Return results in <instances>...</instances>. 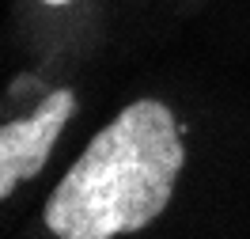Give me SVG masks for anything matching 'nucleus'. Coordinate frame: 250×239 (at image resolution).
I'll return each instance as SVG.
<instances>
[{"label":"nucleus","instance_id":"2","mask_svg":"<svg viewBox=\"0 0 250 239\" xmlns=\"http://www.w3.org/2000/svg\"><path fill=\"white\" fill-rule=\"evenodd\" d=\"M72 114H76V95L61 87V91H49L27 118L0 126V201H8L16 186H23L46 167Z\"/></svg>","mask_w":250,"mask_h":239},{"label":"nucleus","instance_id":"3","mask_svg":"<svg viewBox=\"0 0 250 239\" xmlns=\"http://www.w3.org/2000/svg\"><path fill=\"white\" fill-rule=\"evenodd\" d=\"M46 4H68V0H46Z\"/></svg>","mask_w":250,"mask_h":239},{"label":"nucleus","instance_id":"1","mask_svg":"<svg viewBox=\"0 0 250 239\" xmlns=\"http://www.w3.org/2000/svg\"><path fill=\"white\" fill-rule=\"evenodd\" d=\"M186 148L174 114L141 99L129 103L46 201V228L61 239H114L141 232L167 209Z\"/></svg>","mask_w":250,"mask_h":239}]
</instances>
